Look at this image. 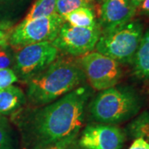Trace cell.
I'll list each match as a JSON object with an SVG mask.
<instances>
[{
    "mask_svg": "<svg viewBox=\"0 0 149 149\" xmlns=\"http://www.w3.org/2000/svg\"><path fill=\"white\" fill-rule=\"evenodd\" d=\"M88 98L86 88L78 87L47 106L27 113L20 123L26 148L71 145L83 126Z\"/></svg>",
    "mask_w": 149,
    "mask_h": 149,
    "instance_id": "1",
    "label": "cell"
},
{
    "mask_svg": "<svg viewBox=\"0 0 149 149\" xmlns=\"http://www.w3.org/2000/svg\"><path fill=\"white\" fill-rule=\"evenodd\" d=\"M85 80L80 64L71 59L57 57L27 81V97L34 105H45L74 91Z\"/></svg>",
    "mask_w": 149,
    "mask_h": 149,
    "instance_id": "2",
    "label": "cell"
},
{
    "mask_svg": "<svg viewBox=\"0 0 149 149\" xmlns=\"http://www.w3.org/2000/svg\"><path fill=\"white\" fill-rule=\"evenodd\" d=\"M141 106V99L132 89L112 87L95 96L90 103L89 112L95 122L118 124L135 116Z\"/></svg>",
    "mask_w": 149,
    "mask_h": 149,
    "instance_id": "3",
    "label": "cell"
},
{
    "mask_svg": "<svg viewBox=\"0 0 149 149\" xmlns=\"http://www.w3.org/2000/svg\"><path fill=\"white\" fill-rule=\"evenodd\" d=\"M143 35L139 21H130L122 26L102 30L96 44L97 52L116 61L119 64H132Z\"/></svg>",
    "mask_w": 149,
    "mask_h": 149,
    "instance_id": "4",
    "label": "cell"
},
{
    "mask_svg": "<svg viewBox=\"0 0 149 149\" xmlns=\"http://www.w3.org/2000/svg\"><path fill=\"white\" fill-rule=\"evenodd\" d=\"M13 56L17 78L28 81L48 67L58 57L59 51L51 42L30 44L17 48Z\"/></svg>",
    "mask_w": 149,
    "mask_h": 149,
    "instance_id": "5",
    "label": "cell"
},
{
    "mask_svg": "<svg viewBox=\"0 0 149 149\" xmlns=\"http://www.w3.org/2000/svg\"><path fill=\"white\" fill-rule=\"evenodd\" d=\"M65 22L64 18L57 13L31 21H22L9 34L8 42L16 48L42 42H52Z\"/></svg>",
    "mask_w": 149,
    "mask_h": 149,
    "instance_id": "6",
    "label": "cell"
},
{
    "mask_svg": "<svg viewBox=\"0 0 149 149\" xmlns=\"http://www.w3.org/2000/svg\"><path fill=\"white\" fill-rule=\"evenodd\" d=\"M80 65L85 78L95 91L114 87L122 76L120 64L99 52H90L82 56Z\"/></svg>",
    "mask_w": 149,
    "mask_h": 149,
    "instance_id": "7",
    "label": "cell"
},
{
    "mask_svg": "<svg viewBox=\"0 0 149 149\" xmlns=\"http://www.w3.org/2000/svg\"><path fill=\"white\" fill-rule=\"evenodd\" d=\"M100 34L99 24L94 27H79L65 22L52 43L59 52L71 56H80L95 48Z\"/></svg>",
    "mask_w": 149,
    "mask_h": 149,
    "instance_id": "8",
    "label": "cell"
},
{
    "mask_svg": "<svg viewBox=\"0 0 149 149\" xmlns=\"http://www.w3.org/2000/svg\"><path fill=\"white\" fill-rule=\"evenodd\" d=\"M125 133L112 124H91L83 130L79 146L83 149H122Z\"/></svg>",
    "mask_w": 149,
    "mask_h": 149,
    "instance_id": "9",
    "label": "cell"
},
{
    "mask_svg": "<svg viewBox=\"0 0 149 149\" xmlns=\"http://www.w3.org/2000/svg\"><path fill=\"white\" fill-rule=\"evenodd\" d=\"M137 8L129 0H105L100 10V27L108 30L122 26L132 20Z\"/></svg>",
    "mask_w": 149,
    "mask_h": 149,
    "instance_id": "10",
    "label": "cell"
},
{
    "mask_svg": "<svg viewBox=\"0 0 149 149\" xmlns=\"http://www.w3.org/2000/svg\"><path fill=\"white\" fill-rule=\"evenodd\" d=\"M26 102V95L17 86L11 85L0 91V114L8 115L17 110Z\"/></svg>",
    "mask_w": 149,
    "mask_h": 149,
    "instance_id": "11",
    "label": "cell"
},
{
    "mask_svg": "<svg viewBox=\"0 0 149 149\" xmlns=\"http://www.w3.org/2000/svg\"><path fill=\"white\" fill-rule=\"evenodd\" d=\"M132 64L136 76L149 80V30L143 33Z\"/></svg>",
    "mask_w": 149,
    "mask_h": 149,
    "instance_id": "12",
    "label": "cell"
},
{
    "mask_svg": "<svg viewBox=\"0 0 149 149\" xmlns=\"http://www.w3.org/2000/svg\"><path fill=\"white\" fill-rule=\"evenodd\" d=\"M70 25L79 27H94L98 25L91 8L82 7L71 12L64 17Z\"/></svg>",
    "mask_w": 149,
    "mask_h": 149,
    "instance_id": "13",
    "label": "cell"
},
{
    "mask_svg": "<svg viewBox=\"0 0 149 149\" xmlns=\"http://www.w3.org/2000/svg\"><path fill=\"white\" fill-rule=\"evenodd\" d=\"M56 0H37L32 5L23 22L45 17L56 13Z\"/></svg>",
    "mask_w": 149,
    "mask_h": 149,
    "instance_id": "14",
    "label": "cell"
},
{
    "mask_svg": "<svg viewBox=\"0 0 149 149\" xmlns=\"http://www.w3.org/2000/svg\"><path fill=\"white\" fill-rule=\"evenodd\" d=\"M129 132L135 139L142 138L149 143V112L143 113L130 123Z\"/></svg>",
    "mask_w": 149,
    "mask_h": 149,
    "instance_id": "15",
    "label": "cell"
},
{
    "mask_svg": "<svg viewBox=\"0 0 149 149\" xmlns=\"http://www.w3.org/2000/svg\"><path fill=\"white\" fill-rule=\"evenodd\" d=\"M17 140L8 119L0 114V149H16Z\"/></svg>",
    "mask_w": 149,
    "mask_h": 149,
    "instance_id": "16",
    "label": "cell"
},
{
    "mask_svg": "<svg viewBox=\"0 0 149 149\" xmlns=\"http://www.w3.org/2000/svg\"><path fill=\"white\" fill-rule=\"evenodd\" d=\"M82 7L91 8V3L84 0H56V13L64 18L71 12Z\"/></svg>",
    "mask_w": 149,
    "mask_h": 149,
    "instance_id": "17",
    "label": "cell"
},
{
    "mask_svg": "<svg viewBox=\"0 0 149 149\" xmlns=\"http://www.w3.org/2000/svg\"><path fill=\"white\" fill-rule=\"evenodd\" d=\"M18 80L13 70L10 68L0 70V91L6 89Z\"/></svg>",
    "mask_w": 149,
    "mask_h": 149,
    "instance_id": "18",
    "label": "cell"
},
{
    "mask_svg": "<svg viewBox=\"0 0 149 149\" xmlns=\"http://www.w3.org/2000/svg\"><path fill=\"white\" fill-rule=\"evenodd\" d=\"M13 56L11 54L7 44L0 47V70L9 68L13 61Z\"/></svg>",
    "mask_w": 149,
    "mask_h": 149,
    "instance_id": "19",
    "label": "cell"
},
{
    "mask_svg": "<svg viewBox=\"0 0 149 149\" xmlns=\"http://www.w3.org/2000/svg\"><path fill=\"white\" fill-rule=\"evenodd\" d=\"M128 149H149V143L142 138H137Z\"/></svg>",
    "mask_w": 149,
    "mask_h": 149,
    "instance_id": "20",
    "label": "cell"
},
{
    "mask_svg": "<svg viewBox=\"0 0 149 149\" xmlns=\"http://www.w3.org/2000/svg\"><path fill=\"white\" fill-rule=\"evenodd\" d=\"M9 34L7 31L5 26L0 25V47L6 45L8 41Z\"/></svg>",
    "mask_w": 149,
    "mask_h": 149,
    "instance_id": "21",
    "label": "cell"
},
{
    "mask_svg": "<svg viewBox=\"0 0 149 149\" xmlns=\"http://www.w3.org/2000/svg\"><path fill=\"white\" fill-rule=\"evenodd\" d=\"M141 12L144 13H148L149 12V0H143L139 7Z\"/></svg>",
    "mask_w": 149,
    "mask_h": 149,
    "instance_id": "22",
    "label": "cell"
},
{
    "mask_svg": "<svg viewBox=\"0 0 149 149\" xmlns=\"http://www.w3.org/2000/svg\"><path fill=\"white\" fill-rule=\"evenodd\" d=\"M70 145H53V146H48L40 149H70Z\"/></svg>",
    "mask_w": 149,
    "mask_h": 149,
    "instance_id": "23",
    "label": "cell"
},
{
    "mask_svg": "<svg viewBox=\"0 0 149 149\" xmlns=\"http://www.w3.org/2000/svg\"><path fill=\"white\" fill-rule=\"evenodd\" d=\"M129 1L132 3V4H133L135 8H139L143 0H129Z\"/></svg>",
    "mask_w": 149,
    "mask_h": 149,
    "instance_id": "24",
    "label": "cell"
},
{
    "mask_svg": "<svg viewBox=\"0 0 149 149\" xmlns=\"http://www.w3.org/2000/svg\"><path fill=\"white\" fill-rule=\"evenodd\" d=\"M84 1H85L86 3H91V2L93 1V0H84Z\"/></svg>",
    "mask_w": 149,
    "mask_h": 149,
    "instance_id": "25",
    "label": "cell"
},
{
    "mask_svg": "<svg viewBox=\"0 0 149 149\" xmlns=\"http://www.w3.org/2000/svg\"><path fill=\"white\" fill-rule=\"evenodd\" d=\"M98 1H100V2H104V1H105V0H98Z\"/></svg>",
    "mask_w": 149,
    "mask_h": 149,
    "instance_id": "26",
    "label": "cell"
},
{
    "mask_svg": "<svg viewBox=\"0 0 149 149\" xmlns=\"http://www.w3.org/2000/svg\"><path fill=\"white\" fill-rule=\"evenodd\" d=\"M147 14H148V15H149V12H148V13H147Z\"/></svg>",
    "mask_w": 149,
    "mask_h": 149,
    "instance_id": "27",
    "label": "cell"
}]
</instances>
